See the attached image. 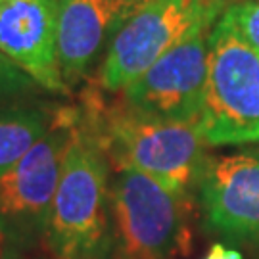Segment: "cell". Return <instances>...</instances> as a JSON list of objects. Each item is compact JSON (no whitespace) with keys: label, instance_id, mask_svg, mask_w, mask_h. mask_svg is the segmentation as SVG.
<instances>
[{"label":"cell","instance_id":"obj_1","mask_svg":"<svg viewBox=\"0 0 259 259\" xmlns=\"http://www.w3.org/2000/svg\"><path fill=\"white\" fill-rule=\"evenodd\" d=\"M108 161L93 129L77 123L42 227L54 259L111 257Z\"/></svg>","mask_w":259,"mask_h":259},{"label":"cell","instance_id":"obj_2","mask_svg":"<svg viewBox=\"0 0 259 259\" xmlns=\"http://www.w3.org/2000/svg\"><path fill=\"white\" fill-rule=\"evenodd\" d=\"M91 129L115 171L137 169L181 194L198 185L207 161L198 123L152 117L125 102L104 111Z\"/></svg>","mask_w":259,"mask_h":259},{"label":"cell","instance_id":"obj_3","mask_svg":"<svg viewBox=\"0 0 259 259\" xmlns=\"http://www.w3.org/2000/svg\"><path fill=\"white\" fill-rule=\"evenodd\" d=\"M110 186L111 257L173 259L190 250V198L137 169H121Z\"/></svg>","mask_w":259,"mask_h":259},{"label":"cell","instance_id":"obj_4","mask_svg":"<svg viewBox=\"0 0 259 259\" xmlns=\"http://www.w3.org/2000/svg\"><path fill=\"white\" fill-rule=\"evenodd\" d=\"M198 127L207 146L259 142V52L221 18L209 33L207 84Z\"/></svg>","mask_w":259,"mask_h":259},{"label":"cell","instance_id":"obj_5","mask_svg":"<svg viewBox=\"0 0 259 259\" xmlns=\"http://www.w3.org/2000/svg\"><path fill=\"white\" fill-rule=\"evenodd\" d=\"M223 12L219 0H156L139 10L111 37L100 84L110 93L125 91L194 31L213 27Z\"/></svg>","mask_w":259,"mask_h":259},{"label":"cell","instance_id":"obj_6","mask_svg":"<svg viewBox=\"0 0 259 259\" xmlns=\"http://www.w3.org/2000/svg\"><path fill=\"white\" fill-rule=\"evenodd\" d=\"M194 31L123 91V102L152 117L198 123L207 84L209 33Z\"/></svg>","mask_w":259,"mask_h":259},{"label":"cell","instance_id":"obj_7","mask_svg":"<svg viewBox=\"0 0 259 259\" xmlns=\"http://www.w3.org/2000/svg\"><path fill=\"white\" fill-rule=\"evenodd\" d=\"M77 125L73 110H58L52 127L18 163L0 175V219L18 229L45 227Z\"/></svg>","mask_w":259,"mask_h":259},{"label":"cell","instance_id":"obj_8","mask_svg":"<svg viewBox=\"0 0 259 259\" xmlns=\"http://www.w3.org/2000/svg\"><path fill=\"white\" fill-rule=\"evenodd\" d=\"M196 188L209 229L259 244V152L207 157Z\"/></svg>","mask_w":259,"mask_h":259},{"label":"cell","instance_id":"obj_9","mask_svg":"<svg viewBox=\"0 0 259 259\" xmlns=\"http://www.w3.org/2000/svg\"><path fill=\"white\" fill-rule=\"evenodd\" d=\"M58 0H0V54L52 93H69L56 54Z\"/></svg>","mask_w":259,"mask_h":259},{"label":"cell","instance_id":"obj_10","mask_svg":"<svg viewBox=\"0 0 259 259\" xmlns=\"http://www.w3.org/2000/svg\"><path fill=\"white\" fill-rule=\"evenodd\" d=\"M125 21L115 0H58L56 54L67 87L83 79Z\"/></svg>","mask_w":259,"mask_h":259},{"label":"cell","instance_id":"obj_11","mask_svg":"<svg viewBox=\"0 0 259 259\" xmlns=\"http://www.w3.org/2000/svg\"><path fill=\"white\" fill-rule=\"evenodd\" d=\"M56 111L14 104L0 108V175L18 163L52 127Z\"/></svg>","mask_w":259,"mask_h":259},{"label":"cell","instance_id":"obj_12","mask_svg":"<svg viewBox=\"0 0 259 259\" xmlns=\"http://www.w3.org/2000/svg\"><path fill=\"white\" fill-rule=\"evenodd\" d=\"M221 19L227 21L234 33L259 52V0H240L225 8Z\"/></svg>","mask_w":259,"mask_h":259},{"label":"cell","instance_id":"obj_13","mask_svg":"<svg viewBox=\"0 0 259 259\" xmlns=\"http://www.w3.org/2000/svg\"><path fill=\"white\" fill-rule=\"evenodd\" d=\"M33 84L35 81L25 71H21L18 65L12 64L8 58L0 54V98L25 93L29 89H33Z\"/></svg>","mask_w":259,"mask_h":259},{"label":"cell","instance_id":"obj_14","mask_svg":"<svg viewBox=\"0 0 259 259\" xmlns=\"http://www.w3.org/2000/svg\"><path fill=\"white\" fill-rule=\"evenodd\" d=\"M204 259H244V257H242V253L238 250L227 248L225 244L217 242V244H213L211 248L207 250Z\"/></svg>","mask_w":259,"mask_h":259},{"label":"cell","instance_id":"obj_15","mask_svg":"<svg viewBox=\"0 0 259 259\" xmlns=\"http://www.w3.org/2000/svg\"><path fill=\"white\" fill-rule=\"evenodd\" d=\"M117 4H119V8L125 12V16H127V19L131 18V16H135L139 10L146 8V6H150V4H154L156 0H115Z\"/></svg>","mask_w":259,"mask_h":259},{"label":"cell","instance_id":"obj_16","mask_svg":"<svg viewBox=\"0 0 259 259\" xmlns=\"http://www.w3.org/2000/svg\"><path fill=\"white\" fill-rule=\"evenodd\" d=\"M219 2H223V4H225V2H240V0H219Z\"/></svg>","mask_w":259,"mask_h":259},{"label":"cell","instance_id":"obj_17","mask_svg":"<svg viewBox=\"0 0 259 259\" xmlns=\"http://www.w3.org/2000/svg\"><path fill=\"white\" fill-rule=\"evenodd\" d=\"M0 246H2V232H0Z\"/></svg>","mask_w":259,"mask_h":259}]
</instances>
